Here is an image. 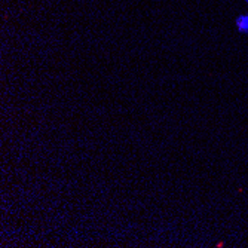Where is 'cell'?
<instances>
[{"instance_id":"1","label":"cell","mask_w":248,"mask_h":248,"mask_svg":"<svg viewBox=\"0 0 248 248\" xmlns=\"http://www.w3.org/2000/svg\"><path fill=\"white\" fill-rule=\"evenodd\" d=\"M248 2V0H247ZM235 26H236V30L241 33V34H248V12L247 14H242L239 16H236L235 19Z\"/></svg>"}]
</instances>
